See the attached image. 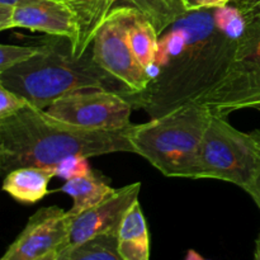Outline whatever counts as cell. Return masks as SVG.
I'll use <instances>...</instances> for the list:
<instances>
[{
    "mask_svg": "<svg viewBox=\"0 0 260 260\" xmlns=\"http://www.w3.org/2000/svg\"><path fill=\"white\" fill-rule=\"evenodd\" d=\"M70 226L71 216L68 211L57 206L40 208L0 260H36L52 250H61L69 238Z\"/></svg>",
    "mask_w": 260,
    "mask_h": 260,
    "instance_id": "obj_9",
    "label": "cell"
},
{
    "mask_svg": "<svg viewBox=\"0 0 260 260\" xmlns=\"http://www.w3.org/2000/svg\"><path fill=\"white\" fill-rule=\"evenodd\" d=\"M132 124L118 129H89L28 106L0 119V170L8 174L22 167L56 168L74 156L93 157L112 152H134Z\"/></svg>",
    "mask_w": 260,
    "mask_h": 260,
    "instance_id": "obj_2",
    "label": "cell"
},
{
    "mask_svg": "<svg viewBox=\"0 0 260 260\" xmlns=\"http://www.w3.org/2000/svg\"><path fill=\"white\" fill-rule=\"evenodd\" d=\"M184 260H206V259L203 258V256L201 255L200 253H197L196 250L190 249V250H188V253H187V255H185Z\"/></svg>",
    "mask_w": 260,
    "mask_h": 260,
    "instance_id": "obj_26",
    "label": "cell"
},
{
    "mask_svg": "<svg viewBox=\"0 0 260 260\" xmlns=\"http://www.w3.org/2000/svg\"><path fill=\"white\" fill-rule=\"evenodd\" d=\"M12 28H25L48 36L69 38L73 52L80 35V24L75 12L60 0H19L13 10Z\"/></svg>",
    "mask_w": 260,
    "mask_h": 260,
    "instance_id": "obj_11",
    "label": "cell"
},
{
    "mask_svg": "<svg viewBox=\"0 0 260 260\" xmlns=\"http://www.w3.org/2000/svg\"><path fill=\"white\" fill-rule=\"evenodd\" d=\"M57 260H123L117 249V235H103L60 250Z\"/></svg>",
    "mask_w": 260,
    "mask_h": 260,
    "instance_id": "obj_17",
    "label": "cell"
},
{
    "mask_svg": "<svg viewBox=\"0 0 260 260\" xmlns=\"http://www.w3.org/2000/svg\"><path fill=\"white\" fill-rule=\"evenodd\" d=\"M244 28L236 4L178 17L159 37L147 88L127 96L134 109L156 118L203 98L228 75Z\"/></svg>",
    "mask_w": 260,
    "mask_h": 260,
    "instance_id": "obj_1",
    "label": "cell"
},
{
    "mask_svg": "<svg viewBox=\"0 0 260 260\" xmlns=\"http://www.w3.org/2000/svg\"><path fill=\"white\" fill-rule=\"evenodd\" d=\"M210 117L205 104L190 102L146 123L132 124L134 152L165 177L203 179L201 146Z\"/></svg>",
    "mask_w": 260,
    "mask_h": 260,
    "instance_id": "obj_4",
    "label": "cell"
},
{
    "mask_svg": "<svg viewBox=\"0 0 260 260\" xmlns=\"http://www.w3.org/2000/svg\"><path fill=\"white\" fill-rule=\"evenodd\" d=\"M28 106H30V103L24 96L0 85V119L14 116Z\"/></svg>",
    "mask_w": 260,
    "mask_h": 260,
    "instance_id": "obj_20",
    "label": "cell"
},
{
    "mask_svg": "<svg viewBox=\"0 0 260 260\" xmlns=\"http://www.w3.org/2000/svg\"><path fill=\"white\" fill-rule=\"evenodd\" d=\"M119 0H75L74 12L80 24V35L74 55L81 56L91 47L96 32ZM136 8V0H122Z\"/></svg>",
    "mask_w": 260,
    "mask_h": 260,
    "instance_id": "obj_14",
    "label": "cell"
},
{
    "mask_svg": "<svg viewBox=\"0 0 260 260\" xmlns=\"http://www.w3.org/2000/svg\"><path fill=\"white\" fill-rule=\"evenodd\" d=\"M168 2H169L170 5L174 8V10L178 13V14H179V15L184 14L185 12H184V9H183V7H182V0H168Z\"/></svg>",
    "mask_w": 260,
    "mask_h": 260,
    "instance_id": "obj_25",
    "label": "cell"
},
{
    "mask_svg": "<svg viewBox=\"0 0 260 260\" xmlns=\"http://www.w3.org/2000/svg\"><path fill=\"white\" fill-rule=\"evenodd\" d=\"M233 0H182L184 12H197V10L216 9L229 5Z\"/></svg>",
    "mask_w": 260,
    "mask_h": 260,
    "instance_id": "obj_23",
    "label": "cell"
},
{
    "mask_svg": "<svg viewBox=\"0 0 260 260\" xmlns=\"http://www.w3.org/2000/svg\"><path fill=\"white\" fill-rule=\"evenodd\" d=\"M41 52L30 60L0 73V85L24 96L32 106L47 109L66 94L84 89H102L129 96L126 85L94 61L91 47L75 56L66 37L45 40Z\"/></svg>",
    "mask_w": 260,
    "mask_h": 260,
    "instance_id": "obj_3",
    "label": "cell"
},
{
    "mask_svg": "<svg viewBox=\"0 0 260 260\" xmlns=\"http://www.w3.org/2000/svg\"><path fill=\"white\" fill-rule=\"evenodd\" d=\"M41 52V45L38 46H0V73L15 68L25 61L30 60Z\"/></svg>",
    "mask_w": 260,
    "mask_h": 260,
    "instance_id": "obj_19",
    "label": "cell"
},
{
    "mask_svg": "<svg viewBox=\"0 0 260 260\" xmlns=\"http://www.w3.org/2000/svg\"><path fill=\"white\" fill-rule=\"evenodd\" d=\"M56 175L52 167L18 168L5 174L3 189L18 202L33 205L50 193L48 183Z\"/></svg>",
    "mask_w": 260,
    "mask_h": 260,
    "instance_id": "obj_12",
    "label": "cell"
},
{
    "mask_svg": "<svg viewBox=\"0 0 260 260\" xmlns=\"http://www.w3.org/2000/svg\"><path fill=\"white\" fill-rule=\"evenodd\" d=\"M136 8L151 20L159 37L180 17L168 0H136Z\"/></svg>",
    "mask_w": 260,
    "mask_h": 260,
    "instance_id": "obj_18",
    "label": "cell"
},
{
    "mask_svg": "<svg viewBox=\"0 0 260 260\" xmlns=\"http://www.w3.org/2000/svg\"><path fill=\"white\" fill-rule=\"evenodd\" d=\"M90 172L91 170L88 164V157L83 156L70 157V159L65 160V161H62L56 167L57 175L62 177L65 180L79 177V175H85Z\"/></svg>",
    "mask_w": 260,
    "mask_h": 260,
    "instance_id": "obj_21",
    "label": "cell"
},
{
    "mask_svg": "<svg viewBox=\"0 0 260 260\" xmlns=\"http://www.w3.org/2000/svg\"><path fill=\"white\" fill-rule=\"evenodd\" d=\"M58 254H60V250H52L50 253H47L46 255L41 256V258L36 259V260H57Z\"/></svg>",
    "mask_w": 260,
    "mask_h": 260,
    "instance_id": "obj_27",
    "label": "cell"
},
{
    "mask_svg": "<svg viewBox=\"0 0 260 260\" xmlns=\"http://www.w3.org/2000/svg\"><path fill=\"white\" fill-rule=\"evenodd\" d=\"M58 190L66 193L74 200L73 207L68 211L71 217L83 211L98 205L112 194L116 189L109 187L102 178L96 177L93 172L85 175L71 178Z\"/></svg>",
    "mask_w": 260,
    "mask_h": 260,
    "instance_id": "obj_15",
    "label": "cell"
},
{
    "mask_svg": "<svg viewBox=\"0 0 260 260\" xmlns=\"http://www.w3.org/2000/svg\"><path fill=\"white\" fill-rule=\"evenodd\" d=\"M117 249L123 260H150V235L139 201L132 205L117 233Z\"/></svg>",
    "mask_w": 260,
    "mask_h": 260,
    "instance_id": "obj_13",
    "label": "cell"
},
{
    "mask_svg": "<svg viewBox=\"0 0 260 260\" xmlns=\"http://www.w3.org/2000/svg\"><path fill=\"white\" fill-rule=\"evenodd\" d=\"M254 258L255 260H260V235L256 239V246H255V254H254Z\"/></svg>",
    "mask_w": 260,
    "mask_h": 260,
    "instance_id": "obj_28",
    "label": "cell"
},
{
    "mask_svg": "<svg viewBox=\"0 0 260 260\" xmlns=\"http://www.w3.org/2000/svg\"><path fill=\"white\" fill-rule=\"evenodd\" d=\"M245 20L229 73L200 103L212 114L228 117L240 109L260 108V0H234Z\"/></svg>",
    "mask_w": 260,
    "mask_h": 260,
    "instance_id": "obj_5",
    "label": "cell"
},
{
    "mask_svg": "<svg viewBox=\"0 0 260 260\" xmlns=\"http://www.w3.org/2000/svg\"><path fill=\"white\" fill-rule=\"evenodd\" d=\"M256 165L255 141L231 126L225 117L211 113L201 146L203 179L233 183L245 190Z\"/></svg>",
    "mask_w": 260,
    "mask_h": 260,
    "instance_id": "obj_6",
    "label": "cell"
},
{
    "mask_svg": "<svg viewBox=\"0 0 260 260\" xmlns=\"http://www.w3.org/2000/svg\"><path fill=\"white\" fill-rule=\"evenodd\" d=\"M206 260H207V259H206Z\"/></svg>",
    "mask_w": 260,
    "mask_h": 260,
    "instance_id": "obj_29",
    "label": "cell"
},
{
    "mask_svg": "<svg viewBox=\"0 0 260 260\" xmlns=\"http://www.w3.org/2000/svg\"><path fill=\"white\" fill-rule=\"evenodd\" d=\"M128 41L137 61L146 71L154 65L159 50V35L151 20L140 12L135 10L128 25Z\"/></svg>",
    "mask_w": 260,
    "mask_h": 260,
    "instance_id": "obj_16",
    "label": "cell"
},
{
    "mask_svg": "<svg viewBox=\"0 0 260 260\" xmlns=\"http://www.w3.org/2000/svg\"><path fill=\"white\" fill-rule=\"evenodd\" d=\"M18 2H19V0H0V5H4V7H15V4H17ZM60 2H65L66 4L73 7L74 0H60Z\"/></svg>",
    "mask_w": 260,
    "mask_h": 260,
    "instance_id": "obj_24",
    "label": "cell"
},
{
    "mask_svg": "<svg viewBox=\"0 0 260 260\" xmlns=\"http://www.w3.org/2000/svg\"><path fill=\"white\" fill-rule=\"evenodd\" d=\"M134 104L123 94L84 89L66 94L45 109L50 116L89 129H118L131 124Z\"/></svg>",
    "mask_w": 260,
    "mask_h": 260,
    "instance_id": "obj_8",
    "label": "cell"
},
{
    "mask_svg": "<svg viewBox=\"0 0 260 260\" xmlns=\"http://www.w3.org/2000/svg\"><path fill=\"white\" fill-rule=\"evenodd\" d=\"M250 135L253 136L254 141H255L256 165L253 178H251L248 187L245 188V192L250 194V197L253 198L254 202L256 203V206H258L260 210V129H254V131L250 132Z\"/></svg>",
    "mask_w": 260,
    "mask_h": 260,
    "instance_id": "obj_22",
    "label": "cell"
},
{
    "mask_svg": "<svg viewBox=\"0 0 260 260\" xmlns=\"http://www.w3.org/2000/svg\"><path fill=\"white\" fill-rule=\"evenodd\" d=\"M136 9L132 5L113 8L91 45L94 61L132 94L144 91L150 83L149 74L137 61L128 41V25Z\"/></svg>",
    "mask_w": 260,
    "mask_h": 260,
    "instance_id": "obj_7",
    "label": "cell"
},
{
    "mask_svg": "<svg viewBox=\"0 0 260 260\" xmlns=\"http://www.w3.org/2000/svg\"><path fill=\"white\" fill-rule=\"evenodd\" d=\"M141 185L137 182L116 189L98 205L71 217L70 233L62 249L79 245L98 236L117 235L126 213L139 201Z\"/></svg>",
    "mask_w": 260,
    "mask_h": 260,
    "instance_id": "obj_10",
    "label": "cell"
}]
</instances>
